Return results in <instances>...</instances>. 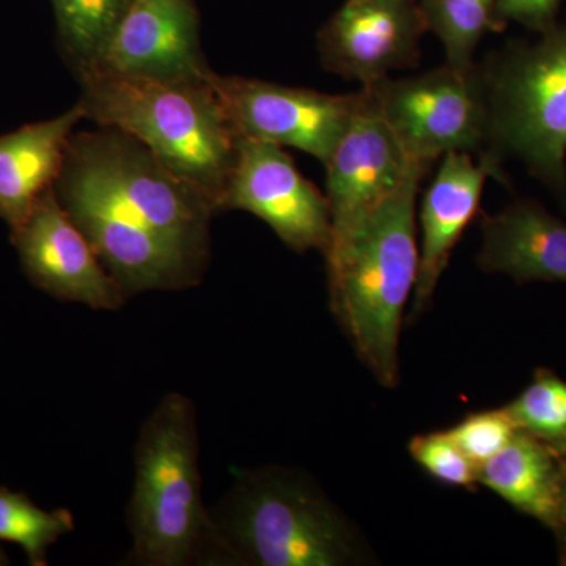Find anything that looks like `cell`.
I'll list each match as a JSON object with an SVG mask.
<instances>
[{"label":"cell","instance_id":"cell-1","mask_svg":"<svg viewBox=\"0 0 566 566\" xmlns=\"http://www.w3.org/2000/svg\"><path fill=\"white\" fill-rule=\"evenodd\" d=\"M433 166H419L353 229L333 238L326 256L331 307L379 385L398 382L405 305L419 273L416 200Z\"/></svg>","mask_w":566,"mask_h":566},{"label":"cell","instance_id":"cell-2","mask_svg":"<svg viewBox=\"0 0 566 566\" xmlns=\"http://www.w3.org/2000/svg\"><path fill=\"white\" fill-rule=\"evenodd\" d=\"M80 82L77 104L84 118L139 140L170 172L202 193L214 212L222 211L240 134L210 77L158 81L92 73Z\"/></svg>","mask_w":566,"mask_h":566},{"label":"cell","instance_id":"cell-3","mask_svg":"<svg viewBox=\"0 0 566 566\" xmlns=\"http://www.w3.org/2000/svg\"><path fill=\"white\" fill-rule=\"evenodd\" d=\"M128 505L134 560L182 566L233 560L203 505L199 431L191 398L172 392L142 427Z\"/></svg>","mask_w":566,"mask_h":566},{"label":"cell","instance_id":"cell-4","mask_svg":"<svg viewBox=\"0 0 566 566\" xmlns=\"http://www.w3.org/2000/svg\"><path fill=\"white\" fill-rule=\"evenodd\" d=\"M54 189L62 205H84L210 256L211 205L120 129L74 133Z\"/></svg>","mask_w":566,"mask_h":566},{"label":"cell","instance_id":"cell-5","mask_svg":"<svg viewBox=\"0 0 566 566\" xmlns=\"http://www.w3.org/2000/svg\"><path fill=\"white\" fill-rule=\"evenodd\" d=\"M488 155L520 159L566 199V25L502 52L480 73Z\"/></svg>","mask_w":566,"mask_h":566},{"label":"cell","instance_id":"cell-6","mask_svg":"<svg viewBox=\"0 0 566 566\" xmlns=\"http://www.w3.org/2000/svg\"><path fill=\"white\" fill-rule=\"evenodd\" d=\"M226 527L233 558L260 566H340L357 547L352 528L322 494L289 472H259L234 488Z\"/></svg>","mask_w":566,"mask_h":566},{"label":"cell","instance_id":"cell-7","mask_svg":"<svg viewBox=\"0 0 566 566\" xmlns=\"http://www.w3.org/2000/svg\"><path fill=\"white\" fill-rule=\"evenodd\" d=\"M415 161L434 164L447 153L476 151L486 144L488 112L479 70L452 66L363 87Z\"/></svg>","mask_w":566,"mask_h":566},{"label":"cell","instance_id":"cell-8","mask_svg":"<svg viewBox=\"0 0 566 566\" xmlns=\"http://www.w3.org/2000/svg\"><path fill=\"white\" fill-rule=\"evenodd\" d=\"M210 82L240 137L296 148L323 164L367 99L364 88L329 95L216 71Z\"/></svg>","mask_w":566,"mask_h":566},{"label":"cell","instance_id":"cell-9","mask_svg":"<svg viewBox=\"0 0 566 566\" xmlns=\"http://www.w3.org/2000/svg\"><path fill=\"white\" fill-rule=\"evenodd\" d=\"M229 210L248 211L262 219L294 252L324 253L329 248V200L279 145L240 137L222 203V211Z\"/></svg>","mask_w":566,"mask_h":566},{"label":"cell","instance_id":"cell-10","mask_svg":"<svg viewBox=\"0 0 566 566\" xmlns=\"http://www.w3.org/2000/svg\"><path fill=\"white\" fill-rule=\"evenodd\" d=\"M428 32L419 0H346L316 35L324 70L363 87L415 69Z\"/></svg>","mask_w":566,"mask_h":566},{"label":"cell","instance_id":"cell-11","mask_svg":"<svg viewBox=\"0 0 566 566\" xmlns=\"http://www.w3.org/2000/svg\"><path fill=\"white\" fill-rule=\"evenodd\" d=\"M21 266L33 285L66 303L95 311H117L126 294L107 273L85 234L52 188L11 232Z\"/></svg>","mask_w":566,"mask_h":566},{"label":"cell","instance_id":"cell-12","mask_svg":"<svg viewBox=\"0 0 566 566\" xmlns=\"http://www.w3.org/2000/svg\"><path fill=\"white\" fill-rule=\"evenodd\" d=\"M158 81H205L212 70L200 40L193 0H132L87 73ZM77 76V77H81Z\"/></svg>","mask_w":566,"mask_h":566},{"label":"cell","instance_id":"cell-13","mask_svg":"<svg viewBox=\"0 0 566 566\" xmlns=\"http://www.w3.org/2000/svg\"><path fill=\"white\" fill-rule=\"evenodd\" d=\"M326 167V197L333 216V238L353 229L376 205L419 166L433 164L409 158L389 125L375 109L367 91Z\"/></svg>","mask_w":566,"mask_h":566},{"label":"cell","instance_id":"cell-14","mask_svg":"<svg viewBox=\"0 0 566 566\" xmlns=\"http://www.w3.org/2000/svg\"><path fill=\"white\" fill-rule=\"evenodd\" d=\"M501 164L488 153H482L479 163L468 151H452L442 156L438 172L420 203L422 244L419 273L412 292L415 303L411 319L430 305L453 249L479 211L488 178L504 181Z\"/></svg>","mask_w":566,"mask_h":566},{"label":"cell","instance_id":"cell-15","mask_svg":"<svg viewBox=\"0 0 566 566\" xmlns=\"http://www.w3.org/2000/svg\"><path fill=\"white\" fill-rule=\"evenodd\" d=\"M123 293L181 290L202 279L207 260L140 227L84 205H62Z\"/></svg>","mask_w":566,"mask_h":566},{"label":"cell","instance_id":"cell-16","mask_svg":"<svg viewBox=\"0 0 566 566\" xmlns=\"http://www.w3.org/2000/svg\"><path fill=\"white\" fill-rule=\"evenodd\" d=\"M480 270L516 282L566 283V223L535 200H516L482 221Z\"/></svg>","mask_w":566,"mask_h":566},{"label":"cell","instance_id":"cell-17","mask_svg":"<svg viewBox=\"0 0 566 566\" xmlns=\"http://www.w3.org/2000/svg\"><path fill=\"white\" fill-rule=\"evenodd\" d=\"M84 118L80 104L51 120L0 136V218L11 232L61 177L71 137Z\"/></svg>","mask_w":566,"mask_h":566},{"label":"cell","instance_id":"cell-18","mask_svg":"<svg viewBox=\"0 0 566 566\" xmlns=\"http://www.w3.org/2000/svg\"><path fill=\"white\" fill-rule=\"evenodd\" d=\"M565 463L543 439L517 431L494 458L479 469V482L517 512L535 517L556 534L562 523Z\"/></svg>","mask_w":566,"mask_h":566},{"label":"cell","instance_id":"cell-19","mask_svg":"<svg viewBox=\"0 0 566 566\" xmlns=\"http://www.w3.org/2000/svg\"><path fill=\"white\" fill-rule=\"evenodd\" d=\"M428 31L444 46L447 65L460 73L475 70L474 54L488 32L504 25L497 0H419Z\"/></svg>","mask_w":566,"mask_h":566},{"label":"cell","instance_id":"cell-20","mask_svg":"<svg viewBox=\"0 0 566 566\" xmlns=\"http://www.w3.org/2000/svg\"><path fill=\"white\" fill-rule=\"evenodd\" d=\"M63 54L77 76L87 73L109 43L132 0H51Z\"/></svg>","mask_w":566,"mask_h":566},{"label":"cell","instance_id":"cell-21","mask_svg":"<svg viewBox=\"0 0 566 566\" xmlns=\"http://www.w3.org/2000/svg\"><path fill=\"white\" fill-rule=\"evenodd\" d=\"M73 531L69 510L48 512L28 495L0 488V542L21 546L32 566H46L50 547Z\"/></svg>","mask_w":566,"mask_h":566},{"label":"cell","instance_id":"cell-22","mask_svg":"<svg viewBox=\"0 0 566 566\" xmlns=\"http://www.w3.org/2000/svg\"><path fill=\"white\" fill-rule=\"evenodd\" d=\"M505 409L517 431L546 442L557 441L566 434V382L549 370H538L534 381Z\"/></svg>","mask_w":566,"mask_h":566},{"label":"cell","instance_id":"cell-23","mask_svg":"<svg viewBox=\"0 0 566 566\" xmlns=\"http://www.w3.org/2000/svg\"><path fill=\"white\" fill-rule=\"evenodd\" d=\"M409 453L442 485L469 488L479 482V469L447 431L416 436L409 442Z\"/></svg>","mask_w":566,"mask_h":566},{"label":"cell","instance_id":"cell-24","mask_svg":"<svg viewBox=\"0 0 566 566\" xmlns=\"http://www.w3.org/2000/svg\"><path fill=\"white\" fill-rule=\"evenodd\" d=\"M447 433L480 469L512 441L517 428L506 409L502 408L465 417Z\"/></svg>","mask_w":566,"mask_h":566},{"label":"cell","instance_id":"cell-25","mask_svg":"<svg viewBox=\"0 0 566 566\" xmlns=\"http://www.w3.org/2000/svg\"><path fill=\"white\" fill-rule=\"evenodd\" d=\"M562 0H497V14L502 22L515 21L532 31L546 32L554 28V20Z\"/></svg>","mask_w":566,"mask_h":566},{"label":"cell","instance_id":"cell-26","mask_svg":"<svg viewBox=\"0 0 566 566\" xmlns=\"http://www.w3.org/2000/svg\"><path fill=\"white\" fill-rule=\"evenodd\" d=\"M551 447H553L554 452L560 457V460L566 464V434L564 438L557 439V441L547 442Z\"/></svg>","mask_w":566,"mask_h":566},{"label":"cell","instance_id":"cell-27","mask_svg":"<svg viewBox=\"0 0 566 566\" xmlns=\"http://www.w3.org/2000/svg\"><path fill=\"white\" fill-rule=\"evenodd\" d=\"M560 513H562V523H564V527H566V464H565L564 485H562Z\"/></svg>","mask_w":566,"mask_h":566},{"label":"cell","instance_id":"cell-28","mask_svg":"<svg viewBox=\"0 0 566 566\" xmlns=\"http://www.w3.org/2000/svg\"><path fill=\"white\" fill-rule=\"evenodd\" d=\"M560 536V564L566 565V527L557 534Z\"/></svg>","mask_w":566,"mask_h":566},{"label":"cell","instance_id":"cell-29","mask_svg":"<svg viewBox=\"0 0 566 566\" xmlns=\"http://www.w3.org/2000/svg\"><path fill=\"white\" fill-rule=\"evenodd\" d=\"M9 564H10L9 557H7L6 554H3V551L0 549V566L9 565Z\"/></svg>","mask_w":566,"mask_h":566}]
</instances>
